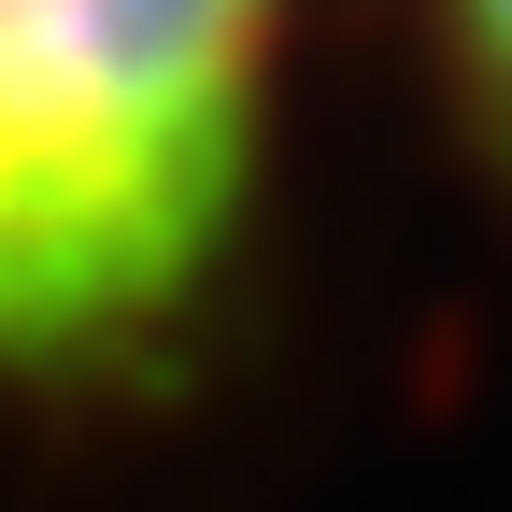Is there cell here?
Returning <instances> with one entry per match:
<instances>
[{
    "label": "cell",
    "mask_w": 512,
    "mask_h": 512,
    "mask_svg": "<svg viewBox=\"0 0 512 512\" xmlns=\"http://www.w3.org/2000/svg\"><path fill=\"white\" fill-rule=\"evenodd\" d=\"M299 0H0V384L157 370L256 228Z\"/></svg>",
    "instance_id": "cell-1"
},
{
    "label": "cell",
    "mask_w": 512,
    "mask_h": 512,
    "mask_svg": "<svg viewBox=\"0 0 512 512\" xmlns=\"http://www.w3.org/2000/svg\"><path fill=\"white\" fill-rule=\"evenodd\" d=\"M427 43H441V86H456L470 157L512 200V0H427Z\"/></svg>",
    "instance_id": "cell-2"
}]
</instances>
